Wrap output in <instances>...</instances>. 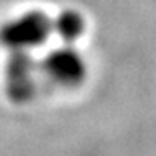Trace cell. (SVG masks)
Here are the masks:
<instances>
[{
  "label": "cell",
  "instance_id": "6da1fadb",
  "mask_svg": "<svg viewBox=\"0 0 156 156\" xmlns=\"http://www.w3.org/2000/svg\"><path fill=\"white\" fill-rule=\"evenodd\" d=\"M52 33V23L45 12L30 11L12 17L0 26V44L11 52H30L45 44Z\"/></svg>",
  "mask_w": 156,
  "mask_h": 156
},
{
  "label": "cell",
  "instance_id": "7a4b0ae2",
  "mask_svg": "<svg viewBox=\"0 0 156 156\" xmlns=\"http://www.w3.org/2000/svg\"><path fill=\"white\" fill-rule=\"evenodd\" d=\"M40 68L50 82L61 87H75L82 83L87 76L85 57L71 44L47 52Z\"/></svg>",
  "mask_w": 156,
  "mask_h": 156
},
{
  "label": "cell",
  "instance_id": "3957f363",
  "mask_svg": "<svg viewBox=\"0 0 156 156\" xmlns=\"http://www.w3.org/2000/svg\"><path fill=\"white\" fill-rule=\"evenodd\" d=\"M37 64L30 52L16 50L5 62V92L14 102H26L37 90Z\"/></svg>",
  "mask_w": 156,
  "mask_h": 156
},
{
  "label": "cell",
  "instance_id": "277c9868",
  "mask_svg": "<svg viewBox=\"0 0 156 156\" xmlns=\"http://www.w3.org/2000/svg\"><path fill=\"white\" fill-rule=\"evenodd\" d=\"M52 23V31L64 42V44H73L76 42L85 31V19L78 11L73 9H66L61 11L54 19H50Z\"/></svg>",
  "mask_w": 156,
  "mask_h": 156
}]
</instances>
